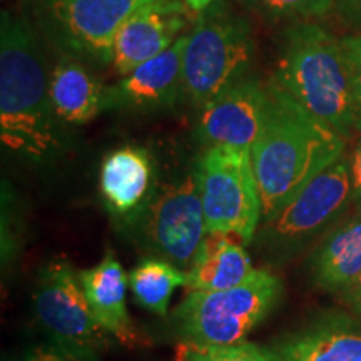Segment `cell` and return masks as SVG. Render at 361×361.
I'll use <instances>...</instances> for the list:
<instances>
[{
	"label": "cell",
	"instance_id": "cell-1",
	"mask_svg": "<svg viewBox=\"0 0 361 361\" xmlns=\"http://www.w3.org/2000/svg\"><path fill=\"white\" fill-rule=\"evenodd\" d=\"M37 29L24 13L0 17V141L17 161L49 168L71 147L49 94V74Z\"/></svg>",
	"mask_w": 361,
	"mask_h": 361
},
{
	"label": "cell",
	"instance_id": "cell-2",
	"mask_svg": "<svg viewBox=\"0 0 361 361\" xmlns=\"http://www.w3.org/2000/svg\"><path fill=\"white\" fill-rule=\"evenodd\" d=\"M268 82L271 111L263 133L251 149L263 221L345 156L346 146L343 135L314 119L273 79Z\"/></svg>",
	"mask_w": 361,
	"mask_h": 361
},
{
	"label": "cell",
	"instance_id": "cell-3",
	"mask_svg": "<svg viewBox=\"0 0 361 361\" xmlns=\"http://www.w3.org/2000/svg\"><path fill=\"white\" fill-rule=\"evenodd\" d=\"M271 79L345 139L356 130L358 107L348 57L341 39L324 27L311 20L286 27Z\"/></svg>",
	"mask_w": 361,
	"mask_h": 361
},
{
	"label": "cell",
	"instance_id": "cell-4",
	"mask_svg": "<svg viewBox=\"0 0 361 361\" xmlns=\"http://www.w3.org/2000/svg\"><path fill=\"white\" fill-rule=\"evenodd\" d=\"M255 57L250 20L218 0L194 16L183 59V99L200 112L226 89L250 78Z\"/></svg>",
	"mask_w": 361,
	"mask_h": 361
},
{
	"label": "cell",
	"instance_id": "cell-5",
	"mask_svg": "<svg viewBox=\"0 0 361 361\" xmlns=\"http://www.w3.org/2000/svg\"><path fill=\"white\" fill-rule=\"evenodd\" d=\"M283 284L268 269H255L229 290L186 293L173 326L189 345H231L245 340L281 300Z\"/></svg>",
	"mask_w": 361,
	"mask_h": 361
},
{
	"label": "cell",
	"instance_id": "cell-6",
	"mask_svg": "<svg viewBox=\"0 0 361 361\" xmlns=\"http://www.w3.org/2000/svg\"><path fill=\"white\" fill-rule=\"evenodd\" d=\"M156 0H35L34 27L57 54L90 69L112 64V45L124 22Z\"/></svg>",
	"mask_w": 361,
	"mask_h": 361
},
{
	"label": "cell",
	"instance_id": "cell-7",
	"mask_svg": "<svg viewBox=\"0 0 361 361\" xmlns=\"http://www.w3.org/2000/svg\"><path fill=\"white\" fill-rule=\"evenodd\" d=\"M194 166L207 233L234 234L245 245L255 241L263 221V204L251 151L207 147Z\"/></svg>",
	"mask_w": 361,
	"mask_h": 361
},
{
	"label": "cell",
	"instance_id": "cell-8",
	"mask_svg": "<svg viewBox=\"0 0 361 361\" xmlns=\"http://www.w3.org/2000/svg\"><path fill=\"white\" fill-rule=\"evenodd\" d=\"M355 201L350 159L341 156L271 218L261 221L256 243L273 258L300 251Z\"/></svg>",
	"mask_w": 361,
	"mask_h": 361
},
{
	"label": "cell",
	"instance_id": "cell-9",
	"mask_svg": "<svg viewBox=\"0 0 361 361\" xmlns=\"http://www.w3.org/2000/svg\"><path fill=\"white\" fill-rule=\"evenodd\" d=\"M133 226L154 258L183 271L191 268L207 234L196 166L157 184L154 196Z\"/></svg>",
	"mask_w": 361,
	"mask_h": 361
},
{
	"label": "cell",
	"instance_id": "cell-10",
	"mask_svg": "<svg viewBox=\"0 0 361 361\" xmlns=\"http://www.w3.org/2000/svg\"><path fill=\"white\" fill-rule=\"evenodd\" d=\"M35 318L54 345L74 353L96 356L109 333L94 316L75 269L56 259L40 271L34 288Z\"/></svg>",
	"mask_w": 361,
	"mask_h": 361
},
{
	"label": "cell",
	"instance_id": "cell-11",
	"mask_svg": "<svg viewBox=\"0 0 361 361\" xmlns=\"http://www.w3.org/2000/svg\"><path fill=\"white\" fill-rule=\"evenodd\" d=\"M271 111L269 82L243 79L200 111L196 135L206 144L251 151L263 133Z\"/></svg>",
	"mask_w": 361,
	"mask_h": 361
},
{
	"label": "cell",
	"instance_id": "cell-12",
	"mask_svg": "<svg viewBox=\"0 0 361 361\" xmlns=\"http://www.w3.org/2000/svg\"><path fill=\"white\" fill-rule=\"evenodd\" d=\"M188 34L117 82L107 85L106 111L159 112L183 99V59Z\"/></svg>",
	"mask_w": 361,
	"mask_h": 361
},
{
	"label": "cell",
	"instance_id": "cell-13",
	"mask_svg": "<svg viewBox=\"0 0 361 361\" xmlns=\"http://www.w3.org/2000/svg\"><path fill=\"white\" fill-rule=\"evenodd\" d=\"M188 12L184 0H156L133 13L112 45L116 74L123 78L169 49L183 35Z\"/></svg>",
	"mask_w": 361,
	"mask_h": 361
},
{
	"label": "cell",
	"instance_id": "cell-14",
	"mask_svg": "<svg viewBox=\"0 0 361 361\" xmlns=\"http://www.w3.org/2000/svg\"><path fill=\"white\" fill-rule=\"evenodd\" d=\"M154 161L146 149L124 146L104 157L99 189L106 209L133 226L157 189Z\"/></svg>",
	"mask_w": 361,
	"mask_h": 361
},
{
	"label": "cell",
	"instance_id": "cell-15",
	"mask_svg": "<svg viewBox=\"0 0 361 361\" xmlns=\"http://www.w3.org/2000/svg\"><path fill=\"white\" fill-rule=\"evenodd\" d=\"M264 350L271 361H361V319L328 314Z\"/></svg>",
	"mask_w": 361,
	"mask_h": 361
},
{
	"label": "cell",
	"instance_id": "cell-16",
	"mask_svg": "<svg viewBox=\"0 0 361 361\" xmlns=\"http://www.w3.org/2000/svg\"><path fill=\"white\" fill-rule=\"evenodd\" d=\"M54 111L67 128L84 126L106 111L107 85L78 59L59 54L49 74Z\"/></svg>",
	"mask_w": 361,
	"mask_h": 361
},
{
	"label": "cell",
	"instance_id": "cell-17",
	"mask_svg": "<svg viewBox=\"0 0 361 361\" xmlns=\"http://www.w3.org/2000/svg\"><path fill=\"white\" fill-rule=\"evenodd\" d=\"M84 295L99 324L123 345H135L139 335L126 306L129 278L112 251H107L101 263L80 271Z\"/></svg>",
	"mask_w": 361,
	"mask_h": 361
},
{
	"label": "cell",
	"instance_id": "cell-18",
	"mask_svg": "<svg viewBox=\"0 0 361 361\" xmlns=\"http://www.w3.org/2000/svg\"><path fill=\"white\" fill-rule=\"evenodd\" d=\"M252 263L245 243L234 234L207 233L186 271V293L221 291L238 286L251 276Z\"/></svg>",
	"mask_w": 361,
	"mask_h": 361
},
{
	"label": "cell",
	"instance_id": "cell-19",
	"mask_svg": "<svg viewBox=\"0 0 361 361\" xmlns=\"http://www.w3.org/2000/svg\"><path fill=\"white\" fill-rule=\"evenodd\" d=\"M314 283L326 291L341 293L361 274V214L333 229L311 261Z\"/></svg>",
	"mask_w": 361,
	"mask_h": 361
},
{
	"label": "cell",
	"instance_id": "cell-20",
	"mask_svg": "<svg viewBox=\"0 0 361 361\" xmlns=\"http://www.w3.org/2000/svg\"><path fill=\"white\" fill-rule=\"evenodd\" d=\"M129 288L139 305L151 313L166 316L174 291L186 286V271L161 258H147L129 273Z\"/></svg>",
	"mask_w": 361,
	"mask_h": 361
},
{
	"label": "cell",
	"instance_id": "cell-21",
	"mask_svg": "<svg viewBox=\"0 0 361 361\" xmlns=\"http://www.w3.org/2000/svg\"><path fill=\"white\" fill-rule=\"evenodd\" d=\"M264 19L278 22H308L326 17L335 11V0H245Z\"/></svg>",
	"mask_w": 361,
	"mask_h": 361
},
{
	"label": "cell",
	"instance_id": "cell-22",
	"mask_svg": "<svg viewBox=\"0 0 361 361\" xmlns=\"http://www.w3.org/2000/svg\"><path fill=\"white\" fill-rule=\"evenodd\" d=\"M178 361H271L264 348L246 340L231 345H189L179 350Z\"/></svg>",
	"mask_w": 361,
	"mask_h": 361
},
{
	"label": "cell",
	"instance_id": "cell-23",
	"mask_svg": "<svg viewBox=\"0 0 361 361\" xmlns=\"http://www.w3.org/2000/svg\"><path fill=\"white\" fill-rule=\"evenodd\" d=\"M343 49L348 57L351 78H353V87L356 96V107H358V121H356V130H361V34L346 35L341 39Z\"/></svg>",
	"mask_w": 361,
	"mask_h": 361
},
{
	"label": "cell",
	"instance_id": "cell-24",
	"mask_svg": "<svg viewBox=\"0 0 361 361\" xmlns=\"http://www.w3.org/2000/svg\"><path fill=\"white\" fill-rule=\"evenodd\" d=\"M27 361H96V356H85L64 350L57 345L35 346L27 353Z\"/></svg>",
	"mask_w": 361,
	"mask_h": 361
},
{
	"label": "cell",
	"instance_id": "cell-25",
	"mask_svg": "<svg viewBox=\"0 0 361 361\" xmlns=\"http://www.w3.org/2000/svg\"><path fill=\"white\" fill-rule=\"evenodd\" d=\"M335 8L346 24L361 34V0H335Z\"/></svg>",
	"mask_w": 361,
	"mask_h": 361
},
{
	"label": "cell",
	"instance_id": "cell-26",
	"mask_svg": "<svg viewBox=\"0 0 361 361\" xmlns=\"http://www.w3.org/2000/svg\"><path fill=\"white\" fill-rule=\"evenodd\" d=\"M350 171H351V184H353V197L356 204L361 207V137L356 142V147L351 152Z\"/></svg>",
	"mask_w": 361,
	"mask_h": 361
},
{
	"label": "cell",
	"instance_id": "cell-27",
	"mask_svg": "<svg viewBox=\"0 0 361 361\" xmlns=\"http://www.w3.org/2000/svg\"><path fill=\"white\" fill-rule=\"evenodd\" d=\"M341 296H343V300H345V303L348 305L356 314L361 316V274H360V278L356 279L353 284H351L348 290H345L341 293Z\"/></svg>",
	"mask_w": 361,
	"mask_h": 361
},
{
	"label": "cell",
	"instance_id": "cell-28",
	"mask_svg": "<svg viewBox=\"0 0 361 361\" xmlns=\"http://www.w3.org/2000/svg\"><path fill=\"white\" fill-rule=\"evenodd\" d=\"M218 2V0H184V4H186L188 11L194 13V16H197V13L204 12L206 8H209L213 4Z\"/></svg>",
	"mask_w": 361,
	"mask_h": 361
},
{
	"label": "cell",
	"instance_id": "cell-29",
	"mask_svg": "<svg viewBox=\"0 0 361 361\" xmlns=\"http://www.w3.org/2000/svg\"><path fill=\"white\" fill-rule=\"evenodd\" d=\"M22 361H27V360H22Z\"/></svg>",
	"mask_w": 361,
	"mask_h": 361
}]
</instances>
